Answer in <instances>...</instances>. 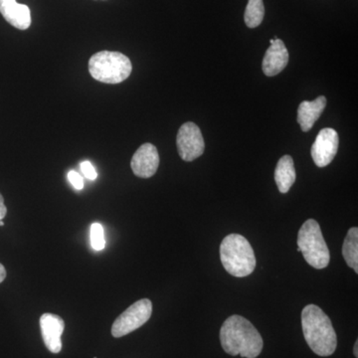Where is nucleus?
Returning <instances> with one entry per match:
<instances>
[{
    "label": "nucleus",
    "mask_w": 358,
    "mask_h": 358,
    "mask_svg": "<svg viewBox=\"0 0 358 358\" xmlns=\"http://www.w3.org/2000/svg\"><path fill=\"white\" fill-rule=\"evenodd\" d=\"M221 345L228 355L256 358L262 352V336L248 320L241 315H231L220 331Z\"/></svg>",
    "instance_id": "f257e3e1"
},
{
    "label": "nucleus",
    "mask_w": 358,
    "mask_h": 358,
    "mask_svg": "<svg viewBox=\"0 0 358 358\" xmlns=\"http://www.w3.org/2000/svg\"><path fill=\"white\" fill-rule=\"evenodd\" d=\"M303 336L310 350L320 357L336 352L338 338L331 319L315 305H308L301 312Z\"/></svg>",
    "instance_id": "f03ea898"
},
{
    "label": "nucleus",
    "mask_w": 358,
    "mask_h": 358,
    "mask_svg": "<svg viewBox=\"0 0 358 358\" xmlns=\"http://www.w3.org/2000/svg\"><path fill=\"white\" fill-rule=\"evenodd\" d=\"M220 259L224 268L236 278L251 275L256 268V257L246 238L239 234H230L224 238L220 245Z\"/></svg>",
    "instance_id": "7ed1b4c3"
},
{
    "label": "nucleus",
    "mask_w": 358,
    "mask_h": 358,
    "mask_svg": "<svg viewBox=\"0 0 358 358\" xmlns=\"http://www.w3.org/2000/svg\"><path fill=\"white\" fill-rule=\"evenodd\" d=\"M131 70V60L120 52H98L89 60L91 76L105 84L122 83L128 79Z\"/></svg>",
    "instance_id": "20e7f679"
},
{
    "label": "nucleus",
    "mask_w": 358,
    "mask_h": 358,
    "mask_svg": "<svg viewBox=\"0 0 358 358\" xmlns=\"http://www.w3.org/2000/svg\"><path fill=\"white\" fill-rule=\"evenodd\" d=\"M298 248L312 267L322 270L329 266L331 254L320 224L315 219H308L301 225L298 234Z\"/></svg>",
    "instance_id": "39448f33"
},
{
    "label": "nucleus",
    "mask_w": 358,
    "mask_h": 358,
    "mask_svg": "<svg viewBox=\"0 0 358 358\" xmlns=\"http://www.w3.org/2000/svg\"><path fill=\"white\" fill-rule=\"evenodd\" d=\"M152 303L148 299L136 301L117 317L112 326V336L122 338L143 327L150 319Z\"/></svg>",
    "instance_id": "423d86ee"
},
{
    "label": "nucleus",
    "mask_w": 358,
    "mask_h": 358,
    "mask_svg": "<svg viewBox=\"0 0 358 358\" xmlns=\"http://www.w3.org/2000/svg\"><path fill=\"white\" fill-rule=\"evenodd\" d=\"M176 145L179 157L185 162H193L204 152L203 136L199 127L194 122H185L179 129Z\"/></svg>",
    "instance_id": "0eeeda50"
},
{
    "label": "nucleus",
    "mask_w": 358,
    "mask_h": 358,
    "mask_svg": "<svg viewBox=\"0 0 358 358\" xmlns=\"http://www.w3.org/2000/svg\"><path fill=\"white\" fill-rule=\"evenodd\" d=\"M339 138L338 131L331 128L322 129L313 143L312 157L315 166L326 167L338 154Z\"/></svg>",
    "instance_id": "6e6552de"
},
{
    "label": "nucleus",
    "mask_w": 358,
    "mask_h": 358,
    "mask_svg": "<svg viewBox=\"0 0 358 358\" xmlns=\"http://www.w3.org/2000/svg\"><path fill=\"white\" fill-rule=\"evenodd\" d=\"M159 166L157 148L152 143H145L134 152L131 167L134 176L141 178H150L157 173Z\"/></svg>",
    "instance_id": "1a4fd4ad"
},
{
    "label": "nucleus",
    "mask_w": 358,
    "mask_h": 358,
    "mask_svg": "<svg viewBox=\"0 0 358 358\" xmlns=\"http://www.w3.org/2000/svg\"><path fill=\"white\" fill-rule=\"evenodd\" d=\"M40 329L47 350L52 353H59L62 350V336L65 322L62 317L54 313H44L40 317Z\"/></svg>",
    "instance_id": "9d476101"
},
{
    "label": "nucleus",
    "mask_w": 358,
    "mask_h": 358,
    "mask_svg": "<svg viewBox=\"0 0 358 358\" xmlns=\"http://www.w3.org/2000/svg\"><path fill=\"white\" fill-rule=\"evenodd\" d=\"M289 63L288 49L284 42L275 39L274 44L268 47L263 59V72L266 76L274 77L281 73Z\"/></svg>",
    "instance_id": "9b49d317"
},
{
    "label": "nucleus",
    "mask_w": 358,
    "mask_h": 358,
    "mask_svg": "<svg viewBox=\"0 0 358 358\" xmlns=\"http://www.w3.org/2000/svg\"><path fill=\"white\" fill-rule=\"evenodd\" d=\"M0 13L9 24L17 29L26 30L31 25L29 7L17 3L16 0H0Z\"/></svg>",
    "instance_id": "f8f14e48"
},
{
    "label": "nucleus",
    "mask_w": 358,
    "mask_h": 358,
    "mask_svg": "<svg viewBox=\"0 0 358 358\" xmlns=\"http://www.w3.org/2000/svg\"><path fill=\"white\" fill-rule=\"evenodd\" d=\"M326 106L327 99L324 96H320L312 102L303 101L301 103L298 109V122L301 131L306 133L310 131L315 122L320 119V115L326 109Z\"/></svg>",
    "instance_id": "ddd939ff"
},
{
    "label": "nucleus",
    "mask_w": 358,
    "mask_h": 358,
    "mask_svg": "<svg viewBox=\"0 0 358 358\" xmlns=\"http://www.w3.org/2000/svg\"><path fill=\"white\" fill-rule=\"evenodd\" d=\"M296 173L294 169V160L289 155H284L278 162L275 171V181L279 192L287 193L291 189L296 181Z\"/></svg>",
    "instance_id": "4468645a"
},
{
    "label": "nucleus",
    "mask_w": 358,
    "mask_h": 358,
    "mask_svg": "<svg viewBox=\"0 0 358 358\" xmlns=\"http://www.w3.org/2000/svg\"><path fill=\"white\" fill-rule=\"evenodd\" d=\"M343 256L348 267L358 273V229L350 228L343 246Z\"/></svg>",
    "instance_id": "2eb2a0df"
},
{
    "label": "nucleus",
    "mask_w": 358,
    "mask_h": 358,
    "mask_svg": "<svg viewBox=\"0 0 358 358\" xmlns=\"http://www.w3.org/2000/svg\"><path fill=\"white\" fill-rule=\"evenodd\" d=\"M265 16L263 0H249L245 9L244 20L249 28H256L262 23Z\"/></svg>",
    "instance_id": "dca6fc26"
},
{
    "label": "nucleus",
    "mask_w": 358,
    "mask_h": 358,
    "mask_svg": "<svg viewBox=\"0 0 358 358\" xmlns=\"http://www.w3.org/2000/svg\"><path fill=\"white\" fill-rule=\"evenodd\" d=\"M90 242L96 251H101L105 248V232H103V226L100 223L92 224L91 229H90Z\"/></svg>",
    "instance_id": "f3484780"
},
{
    "label": "nucleus",
    "mask_w": 358,
    "mask_h": 358,
    "mask_svg": "<svg viewBox=\"0 0 358 358\" xmlns=\"http://www.w3.org/2000/svg\"><path fill=\"white\" fill-rule=\"evenodd\" d=\"M81 171L83 173L85 178H88L89 180H95L98 178V173H96L95 167L91 162L86 160L81 164Z\"/></svg>",
    "instance_id": "a211bd4d"
},
{
    "label": "nucleus",
    "mask_w": 358,
    "mask_h": 358,
    "mask_svg": "<svg viewBox=\"0 0 358 358\" xmlns=\"http://www.w3.org/2000/svg\"><path fill=\"white\" fill-rule=\"evenodd\" d=\"M68 180L70 181L71 185H73V187L77 190H82L84 188V181L82 176H80L77 171H71L68 173Z\"/></svg>",
    "instance_id": "6ab92c4d"
},
{
    "label": "nucleus",
    "mask_w": 358,
    "mask_h": 358,
    "mask_svg": "<svg viewBox=\"0 0 358 358\" xmlns=\"http://www.w3.org/2000/svg\"><path fill=\"white\" fill-rule=\"evenodd\" d=\"M7 213V208L6 204H4L3 196L0 194V220H2L6 217Z\"/></svg>",
    "instance_id": "aec40b11"
},
{
    "label": "nucleus",
    "mask_w": 358,
    "mask_h": 358,
    "mask_svg": "<svg viewBox=\"0 0 358 358\" xmlns=\"http://www.w3.org/2000/svg\"><path fill=\"white\" fill-rule=\"evenodd\" d=\"M6 270L4 266L0 263V284L6 280Z\"/></svg>",
    "instance_id": "412c9836"
},
{
    "label": "nucleus",
    "mask_w": 358,
    "mask_h": 358,
    "mask_svg": "<svg viewBox=\"0 0 358 358\" xmlns=\"http://www.w3.org/2000/svg\"><path fill=\"white\" fill-rule=\"evenodd\" d=\"M353 355L355 357H358V341H355V348H353Z\"/></svg>",
    "instance_id": "4be33fe9"
},
{
    "label": "nucleus",
    "mask_w": 358,
    "mask_h": 358,
    "mask_svg": "<svg viewBox=\"0 0 358 358\" xmlns=\"http://www.w3.org/2000/svg\"><path fill=\"white\" fill-rule=\"evenodd\" d=\"M274 42H275V40H274V39H271V40H270V44H271V45L274 44Z\"/></svg>",
    "instance_id": "5701e85b"
},
{
    "label": "nucleus",
    "mask_w": 358,
    "mask_h": 358,
    "mask_svg": "<svg viewBox=\"0 0 358 358\" xmlns=\"http://www.w3.org/2000/svg\"><path fill=\"white\" fill-rule=\"evenodd\" d=\"M0 226H1V227H3V226H4V223L2 222L1 220H0Z\"/></svg>",
    "instance_id": "b1692460"
}]
</instances>
